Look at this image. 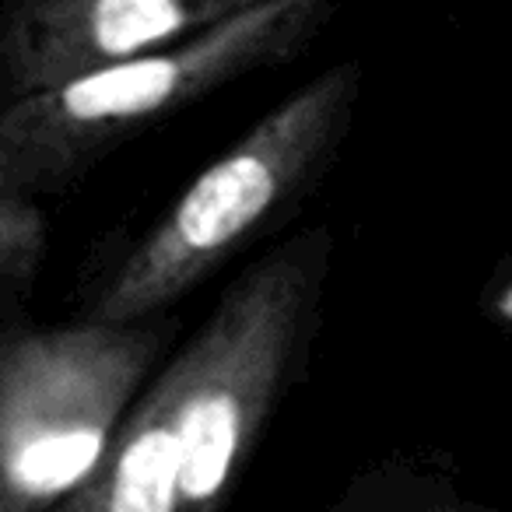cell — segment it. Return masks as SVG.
I'll return each mask as SVG.
<instances>
[{
  "mask_svg": "<svg viewBox=\"0 0 512 512\" xmlns=\"http://www.w3.org/2000/svg\"><path fill=\"white\" fill-rule=\"evenodd\" d=\"M505 313H509V316H512V295H509V302H505Z\"/></svg>",
  "mask_w": 512,
  "mask_h": 512,
  "instance_id": "7",
  "label": "cell"
},
{
  "mask_svg": "<svg viewBox=\"0 0 512 512\" xmlns=\"http://www.w3.org/2000/svg\"><path fill=\"white\" fill-rule=\"evenodd\" d=\"M179 491V446L172 428H148L120 456L113 512H172Z\"/></svg>",
  "mask_w": 512,
  "mask_h": 512,
  "instance_id": "4",
  "label": "cell"
},
{
  "mask_svg": "<svg viewBox=\"0 0 512 512\" xmlns=\"http://www.w3.org/2000/svg\"><path fill=\"white\" fill-rule=\"evenodd\" d=\"M186 15L169 0H106L95 8V39L106 53H134L183 29Z\"/></svg>",
  "mask_w": 512,
  "mask_h": 512,
  "instance_id": "6",
  "label": "cell"
},
{
  "mask_svg": "<svg viewBox=\"0 0 512 512\" xmlns=\"http://www.w3.org/2000/svg\"><path fill=\"white\" fill-rule=\"evenodd\" d=\"M176 85V64L169 60H137L109 71L88 74L67 85L64 106L78 120H106V116H134L155 109Z\"/></svg>",
  "mask_w": 512,
  "mask_h": 512,
  "instance_id": "3",
  "label": "cell"
},
{
  "mask_svg": "<svg viewBox=\"0 0 512 512\" xmlns=\"http://www.w3.org/2000/svg\"><path fill=\"white\" fill-rule=\"evenodd\" d=\"M274 197V172L256 155L214 165L176 214V232L190 249H214L239 235Z\"/></svg>",
  "mask_w": 512,
  "mask_h": 512,
  "instance_id": "1",
  "label": "cell"
},
{
  "mask_svg": "<svg viewBox=\"0 0 512 512\" xmlns=\"http://www.w3.org/2000/svg\"><path fill=\"white\" fill-rule=\"evenodd\" d=\"M239 439V407L225 393L197 397L176 425L179 488L190 498H211L228 474Z\"/></svg>",
  "mask_w": 512,
  "mask_h": 512,
  "instance_id": "2",
  "label": "cell"
},
{
  "mask_svg": "<svg viewBox=\"0 0 512 512\" xmlns=\"http://www.w3.org/2000/svg\"><path fill=\"white\" fill-rule=\"evenodd\" d=\"M102 453L99 428H71V432H50L22 446L11 460V481L36 495L64 491L78 484L95 467Z\"/></svg>",
  "mask_w": 512,
  "mask_h": 512,
  "instance_id": "5",
  "label": "cell"
}]
</instances>
